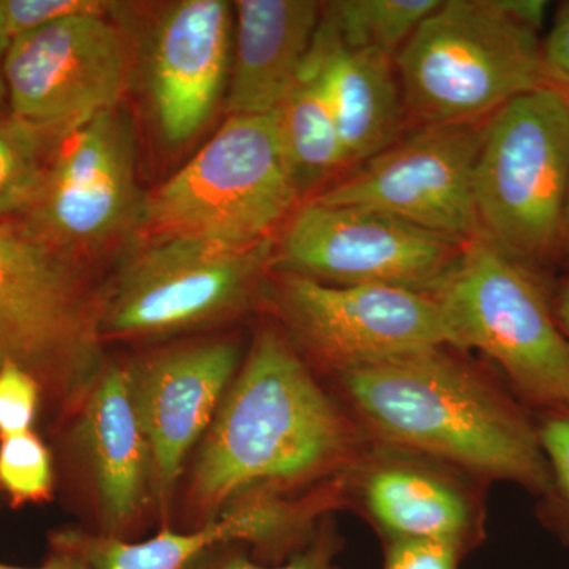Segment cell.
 <instances>
[{
	"label": "cell",
	"mask_w": 569,
	"mask_h": 569,
	"mask_svg": "<svg viewBox=\"0 0 569 569\" xmlns=\"http://www.w3.org/2000/svg\"><path fill=\"white\" fill-rule=\"evenodd\" d=\"M552 305L561 331L569 340V279L561 282L559 290L552 298Z\"/></svg>",
	"instance_id": "1f68e13d"
},
{
	"label": "cell",
	"mask_w": 569,
	"mask_h": 569,
	"mask_svg": "<svg viewBox=\"0 0 569 569\" xmlns=\"http://www.w3.org/2000/svg\"><path fill=\"white\" fill-rule=\"evenodd\" d=\"M114 6L103 0H0V31L11 41L63 18L111 13Z\"/></svg>",
	"instance_id": "4316f807"
},
{
	"label": "cell",
	"mask_w": 569,
	"mask_h": 569,
	"mask_svg": "<svg viewBox=\"0 0 569 569\" xmlns=\"http://www.w3.org/2000/svg\"><path fill=\"white\" fill-rule=\"evenodd\" d=\"M441 0H337L323 3L325 21L350 50L396 58Z\"/></svg>",
	"instance_id": "7402d4cb"
},
{
	"label": "cell",
	"mask_w": 569,
	"mask_h": 569,
	"mask_svg": "<svg viewBox=\"0 0 569 569\" xmlns=\"http://www.w3.org/2000/svg\"><path fill=\"white\" fill-rule=\"evenodd\" d=\"M102 302L80 261L0 222V367L28 370L66 411L80 413L107 366Z\"/></svg>",
	"instance_id": "5b68a950"
},
{
	"label": "cell",
	"mask_w": 569,
	"mask_h": 569,
	"mask_svg": "<svg viewBox=\"0 0 569 569\" xmlns=\"http://www.w3.org/2000/svg\"><path fill=\"white\" fill-rule=\"evenodd\" d=\"M10 41L0 31V116L9 112V97H7L6 78H3V61H6V52L9 50Z\"/></svg>",
	"instance_id": "d6a6232c"
},
{
	"label": "cell",
	"mask_w": 569,
	"mask_h": 569,
	"mask_svg": "<svg viewBox=\"0 0 569 569\" xmlns=\"http://www.w3.org/2000/svg\"><path fill=\"white\" fill-rule=\"evenodd\" d=\"M563 250H568L569 252V198L567 206V216H565Z\"/></svg>",
	"instance_id": "836d02e7"
},
{
	"label": "cell",
	"mask_w": 569,
	"mask_h": 569,
	"mask_svg": "<svg viewBox=\"0 0 569 569\" xmlns=\"http://www.w3.org/2000/svg\"><path fill=\"white\" fill-rule=\"evenodd\" d=\"M230 340L168 348L127 367L152 455L153 497L167 515L187 456L211 427L241 367Z\"/></svg>",
	"instance_id": "5bb4252c"
},
{
	"label": "cell",
	"mask_w": 569,
	"mask_h": 569,
	"mask_svg": "<svg viewBox=\"0 0 569 569\" xmlns=\"http://www.w3.org/2000/svg\"><path fill=\"white\" fill-rule=\"evenodd\" d=\"M41 385L22 367H0V440L31 432L41 400Z\"/></svg>",
	"instance_id": "83f0119b"
},
{
	"label": "cell",
	"mask_w": 569,
	"mask_h": 569,
	"mask_svg": "<svg viewBox=\"0 0 569 569\" xmlns=\"http://www.w3.org/2000/svg\"><path fill=\"white\" fill-rule=\"evenodd\" d=\"M350 417L378 445L403 449L542 497L548 460L537 417L447 347L336 372Z\"/></svg>",
	"instance_id": "7a4b0ae2"
},
{
	"label": "cell",
	"mask_w": 569,
	"mask_h": 569,
	"mask_svg": "<svg viewBox=\"0 0 569 569\" xmlns=\"http://www.w3.org/2000/svg\"><path fill=\"white\" fill-rule=\"evenodd\" d=\"M0 569H92L81 559L73 550L66 548L61 542L54 541L51 538L50 553L40 567L36 568H20L11 567V565L0 563Z\"/></svg>",
	"instance_id": "4dcf8cb0"
},
{
	"label": "cell",
	"mask_w": 569,
	"mask_h": 569,
	"mask_svg": "<svg viewBox=\"0 0 569 569\" xmlns=\"http://www.w3.org/2000/svg\"><path fill=\"white\" fill-rule=\"evenodd\" d=\"M144 203L132 118L118 107L63 134L39 194L18 220L80 261L141 230Z\"/></svg>",
	"instance_id": "9c48e42d"
},
{
	"label": "cell",
	"mask_w": 569,
	"mask_h": 569,
	"mask_svg": "<svg viewBox=\"0 0 569 569\" xmlns=\"http://www.w3.org/2000/svg\"><path fill=\"white\" fill-rule=\"evenodd\" d=\"M351 468L356 492L385 539H437L463 553L481 545V507L462 481L433 459L378 445Z\"/></svg>",
	"instance_id": "2e32d148"
},
{
	"label": "cell",
	"mask_w": 569,
	"mask_h": 569,
	"mask_svg": "<svg viewBox=\"0 0 569 569\" xmlns=\"http://www.w3.org/2000/svg\"><path fill=\"white\" fill-rule=\"evenodd\" d=\"M340 549H342V538L337 535L335 523L323 518L309 545L298 550L283 563H258L246 549L234 548L233 545L220 548L222 553H219L216 559L203 557L192 569H340L337 565Z\"/></svg>",
	"instance_id": "484cf974"
},
{
	"label": "cell",
	"mask_w": 569,
	"mask_h": 569,
	"mask_svg": "<svg viewBox=\"0 0 569 569\" xmlns=\"http://www.w3.org/2000/svg\"><path fill=\"white\" fill-rule=\"evenodd\" d=\"M396 69L407 114L421 126L486 121L553 86L539 32L505 0L441 2L397 52Z\"/></svg>",
	"instance_id": "3957f363"
},
{
	"label": "cell",
	"mask_w": 569,
	"mask_h": 569,
	"mask_svg": "<svg viewBox=\"0 0 569 569\" xmlns=\"http://www.w3.org/2000/svg\"><path fill=\"white\" fill-rule=\"evenodd\" d=\"M432 296L456 348L488 355L523 406H568L569 340L533 269L479 234Z\"/></svg>",
	"instance_id": "52a82bcc"
},
{
	"label": "cell",
	"mask_w": 569,
	"mask_h": 569,
	"mask_svg": "<svg viewBox=\"0 0 569 569\" xmlns=\"http://www.w3.org/2000/svg\"><path fill=\"white\" fill-rule=\"evenodd\" d=\"M9 111L66 134L121 107L129 81L126 33L108 14H78L10 41L3 61Z\"/></svg>",
	"instance_id": "4fadbf2b"
},
{
	"label": "cell",
	"mask_w": 569,
	"mask_h": 569,
	"mask_svg": "<svg viewBox=\"0 0 569 569\" xmlns=\"http://www.w3.org/2000/svg\"><path fill=\"white\" fill-rule=\"evenodd\" d=\"M62 137L10 111L0 116V222L29 211Z\"/></svg>",
	"instance_id": "603a6c76"
},
{
	"label": "cell",
	"mask_w": 569,
	"mask_h": 569,
	"mask_svg": "<svg viewBox=\"0 0 569 569\" xmlns=\"http://www.w3.org/2000/svg\"><path fill=\"white\" fill-rule=\"evenodd\" d=\"M463 246L376 209L310 198L276 239L271 271L433 295Z\"/></svg>",
	"instance_id": "30bf717a"
},
{
	"label": "cell",
	"mask_w": 569,
	"mask_h": 569,
	"mask_svg": "<svg viewBox=\"0 0 569 569\" xmlns=\"http://www.w3.org/2000/svg\"><path fill=\"white\" fill-rule=\"evenodd\" d=\"M276 112L230 116L181 170L146 197L151 239L249 249L276 238L301 206Z\"/></svg>",
	"instance_id": "277c9868"
},
{
	"label": "cell",
	"mask_w": 569,
	"mask_h": 569,
	"mask_svg": "<svg viewBox=\"0 0 569 569\" xmlns=\"http://www.w3.org/2000/svg\"><path fill=\"white\" fill-rule=\"evenodd\" d=\"M227 110L274 112L301 73L323 18L316 0H239Z\"/></svg>",
	"instance_id": "ac0fdd59"
},
{
	"label": "cell",
	"mask_w": 569,
	"mask_h": 569,
	"mask_svg": "<svg viewBox=\"0 0 569 569\" xmlns=\"http://www.w3.org/2000/svg\"><path fill=\"white\" fill-rule=\"evenodd\" d=\"M361 436L290 340L263 329L200 445L190 505L201 523L249 497L325 485L365 455Z\"/></svg>",
	"instance_id": "6da1fadb"
},
{
	"label": "cell",
	"mask_w": 569,
	"mask_h": 569,
	"mask_svg": "<svg viewBox=\"0 0 569 569\" xmlns=\"http://www.w3.org/2000/svg\"><path fill=\"white\" fill-rule=\"evenodd\" d=\"M309 59L328 93L348 168L361 167L403 137L408 114L396 58L350 50L321 18Z\"/></svg>",
	"instance_id": "d6986e66"
},
{
	"label": "cell",
	"mask_w": 569,
	"mask_h": 569,
	"mask_svg": "<svg viewBox=\"0 0 569 569\" xmlns=\"http://www.w3.org/2000/svg\"><path fill=\"white\" fill-rule=\"evenodd\" d=\"M466 553L437 539H397L385 542L381 569H459Z\"/></svg>",
	"instance_id": "f1b7e54d"
},
{
	"label": "cell",
	"mask_w": 569,
	"mask_h": 569,
	"mask_svg": "<svg viewBox=\"0 0 569 569\" xmlns=\"http://www.w3.org/2000/svg\"><path fill=\"white\" fill-rule=\"evenodd\" d=\"M233 3L181 0L162 11L146 50L153 118L171 144H182L211 119L230 67Z\"/></svg>",
	"instance_id": "9a60e30c"
},
{
	"label": "cell",
	"mask_w": 569,
	"mask_h": 569,
	"mask_svg": "<svg viewBox=\"0 0 569 569\" xmlns=\"http://www.w3.org/2000/svg\"><path fill=\"white\" fill-rule=\"evenodd\" d=\"M274 112L288 163L301 197L347 170L346 149L340 140L335 112L309 56L295 84Z\"/></svg>",
	"instance_id": "44dd1931"
},
{
	"label": "cell",
	"mask_w": 569,
	"mask_h": 569,
	"mask_svg": "<svg viewBox=\"0 0 569 569\" xmlns=\"http://www.w3.org/2000/svg\"><path fill=\"white\" fill-rule=\"evenodd\" d=\"M535 417L550 471L549 490L541 497L542 519L569 546V403Z\"/></svg>",
	"instance_id": "d4e9b609"
},
{
	"label": "cell",
	"mask_w": 569,
	"mask_h": 569,
	"mask_svg": "<svg viewBox=\"0 0 569 569\" xmlns=\"http://www.w3.org/2000/svg\"><path fill=\"white\" fill-rule=\"evenodd\" d=\"M542 58L550 82L569 91V2L561 3L548 39L542 41Z\"/></svg>",
	"instance_id": "f546056e"
},
{
	"label": "cell",
	"mask_w": 569,
	"mask_h": 569,
	"mask_svg": "<svg viewBox=\"0 0 569 569\" xmlns=\"http://www.w3.org/2000/svg\"><path fill=\"white\" fill-rule=\"evenodd\" d=\"M80 413L78 438L91 467L103 533L126 538L153 496L151 447L126 366L107 362Z\"/></svg>",
	"instance_id": "e0dca14e"
},
{
	"label": "cell",
	"mask_w": 569,
	"mask_h": 569,
	"mask_svg": "<svg viewBox=\"0 0 569 569\" xmlns=\"http://www.w3.org/2000/svg\"><path fill=\"white\" fill-rule=\"evenodd\" d=\"M52 482L50 449L33 430L0 440V489L14 507L50 500Z\"/></svg>",
	"instance_id": "cb8c5ba5"
},
{
	"label": "cell",
	"mask_w": 569,
	"mask_h": 569,
	"mask_svg": "<svg viewBox=\"0 0 569 569\" xmlns=\"http://www.w3.org/2000/svg\"><path fill=\"white\" fill-rule=\"evenodd\" d=\"M250 531L246 509L233 507L192 530L164 526L144 541L81 530H61L51 538L78 553L92 569H192L213 550L249 541Z\"/></svg>",
	"instance_id": "ffe728a7"
},
{
	"label": "cell",
	"mask_w": 569,
	"mask_h": 569,
	"mask_svg": "<svg viewBox=\"0 0 569 569\" xmlns=\"http://www.w3.org/2000/svg\"><path fill=\"white\" fill-rule=\"evenodd\" d=\"M276 239L249 249L149 239L103 293V340L156 339L239 316L271 271Z\"/></svg>",
	"instance_id": "ba28073f"
},
{
	"label": "cell",
	"mask_w": 569,
	"mask_h": 569,
	"mask_svg": "<svg viewBox=\"0 0 569 569\" xmlns=\"http://www.w3.org/2000/svg\"><path fill=\"white\" fill-rule=\"evenodd\" d=\"M482 234L529 268L563 250L569 198V96L523 93L486 121L475 171Z\"/></svg>",
	"instance_id": "8992f818"
},
{
	"label": "cell",
	"mask_w": 569,
	"mask_h": 569,
	"mask_svg": "<svg viewBox=\"0 0 569 569\" xmlns=\"http://www.w3.org/2000/svg\"><path fill=\"white\" fill-rule=\"evenodd\" d=\"M486 121L421 126L313 198L376 209L467 244L482 234L475 171Z\"/></svg>",
	"instance_id": "7c38bea8"
},
{
	"label": "cell",
	"mask_w": 569,
	"mask_h": 569,
	"mask_svg": "<svg viewBox=\"0 0 569 569\" xmlns=\"http://www.w3.org/2000/svg\"><path fill=\"white\" fill-rule=\"evenodd\" d=\"M268 298L288 332L335 372L426 348H456L432 295L277 272Z\"/></svg>",
	"instance_id": "8fae6325"
},
{
	"label": "cell",
	"mask_w": 569,
	"mask_h": 569,
	"mask_svg": "<svg viewBox=\"0 0 569 569\" xmlns=\"http://www.w3.org/2000/svg\"><path fill=\"white\" fill-rule=\"evenodd\" d=\"M567 92H568V96H569V91H567Z\"/></svg>",
	"instance_id": "e575fe53"
}]
</instances>
